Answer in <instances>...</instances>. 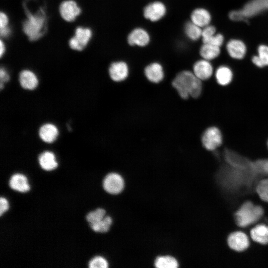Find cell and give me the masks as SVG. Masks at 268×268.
<instances>
[{
	"label": "cell",
	"instance_id": "14",
	"mask_svg": "<svg viewBox=\"0 0 268 268\" xmlns=\"http://www.w3.org/2000/svg\"><path fill=\"white\" fill-rule=\"evenodd\" d=\"M144 74L149 81L154 83L161 81L164 75L163 67L158 63H153L146 67Z\"/></svg>",
	"mask_w": 268,
	"mask_h": 268
},
{
	"label": "cell",
	"instance_id": "12",
	"mask_svg": "<svg viewBox=\"0 0 268 268\" xmlns=\"http://www.w3.org/2000/svg\"><path fill=\"white\" fill-rule=\"evenodd\" d=\"M81 11L76 3L73 0L63 1L60 7L62 17L67 21H73Z\"/></svg>",
	"mask_w": 268,
	"mask_h": 268
},
{
	"label": "cell",
	"instance_id": "21",
	"mask_svg": "<svg viewBox=\"0 0 268 268\" xmlns=\"http://www.w3.org/2000/svg\"><path fill=\"white\" fill-rule=\"evenodd\" d=\"M58 134L57 127L51 124H45L39 130L40 138L43 141L47 143H52L54 141Z\"/></svg>",
	"mask_w": 268,
	"mask_h": 268
},
{
	"label": "cell",
	"instance_id": "27",
	"mask_svg": "<svg viewBox=\"0 0 268 268\" xmlns=\"http://www.w3.org/2000/svg\"><path fill=\"white\" fill-rule=\"evenodd\" d=\"M112 223V219L109 216H105L100 221L91 224H89L91 228L95 232L104 233L107 232L110 228Z\"/></svg>",
	"mask_w": 268,
	"mask_h": 268
},
{
	"label": "cell",
	"instance_id": "8",
	"mask_svg": "<svg viewBox=\"0 0 268 268\" xmlns=\"http://www.w3.org/2000/svg\"><path fill=\"white\" fill-rule=\"evenodd\" d=\"M227 244L233 250L242 252L248 248L250 242L245 233L237 231L230 234L227 238Z\"/></svg>",
	"mask_w": 268,
	"mask_h": 268
},
{
	"label": "cell",
	"instance_id": "24",
	"mask_svg": "<svg viewBox=\"0 0 268 268\" xmlns=\"http://www.w3.org/2000/svg\"><path fill=\"white\" fill-rule=\"evenodd\" d=\"M220 52V47L209 44H203L200 49V55L207 61L214 59Z\"/></svg>",
	"mask_w": 268,
	"mask_h": 268
},
{
	"label": "cell",
	"instance_id": "19",
	"mask_svg": "<svg viewBox=\"0 0 268 268\" xmlns=\"http://www.w3.org/2000/svg\"><path fill=\"white\" fill-rule=\"evenodd\" d=\"M191 20L200 27H204L209 25L211 16L207 10L203 8H197L192 13Z\"/></svg>",
	"mask_w": 268,
	"mask_h": 268
},
{
	"label": "cell",
	"instance_id": "20",
	"mask_svg": "<svg viewBox=\"0 0 268 268\" xmlns=\"http://www.w3.org/2000/svg\"><path fill=\"white\" fill-rule=\"evenodd\" d=\"M250 235L252 239L259 244H268V227L264 224L256 226L251 230Z\"/></svg>",
	"mask_w": 268,
	"mask_h": 268
},
{
	"label": "cell",
	"instance_id": "29",
	"mask_svg": "<svg viewBox=\"0 0 268 268\" xmlns=\"http://www.w3.org/2000/svg\"><path fill=\"white\" fill-rule=\"evenodd\" d=\"M256 191L260 199L268 203V179L262 180L259 182Z\"/></svg>",
	"mask_w": 268,
	"mask_h": 268
},
{
	"label": "cell",
	"instance_id": "23",
	"mask_svg": "<svg viewBox=\"0 0 268 268\" xmlns=\"http://www.w3.org/2000/svg\"><path fill=\"white\" fill-rule=\"evenodd\" d=\"M258 55L252 58L253 63L258 67H263L268 66V46L260 45L258 50Z\"/></svg>",
	"mask_w": 268,
	"mask_h": 268
},
{
	"label": "cell",
	"instance_id": "32",
	"mask_svg": "<svg viewBox=\"0 0 268 268\" xmlns=\"http://www.w3.org/2000/svg\"><path fill=\"white\" fill-rule=\"evenodd\" d=\"M254 165L256 170L268 174V160H259L254 163Z\"/></svg>",
	"mask_w": 268,
	"mask_h": 268
},
{
	"label": "cell",
	"instance_id": "28",
	"mask_svg": "<svg viewBox=\"0 0 268 268\" xmlns=\"http://www.w3.org/2000/svg\"><path fill=\"white\" fill-rule=\"evenodd\" d=\"M106 211L103 208H99L89 212L86 219L89 224L96 223L102 220L106 216Z\"/></svg>",
	"mask_w": 268,
	"mask_h": 268
},
{
	"label": "cell",
	"instance_id": "26",
	"mask_svg": "<svg viewBox=\"0 0 268 268\" xmlns=\"http://www.w3.org/2000/svg\"><path fill=\"white\" fill-rule=\"evenodd\" d=\"M185 31L188 37L192 40H197L202 35L201 27L193 22H188L186 24Z\"/></svg>",
	"mask_w": 268,
	"mask_h": 268
},
{
	"label": "cell",
	"instance_id": "7",
	"mask_svg": "<svg viewBox=\"0 0 268 268\" xmlns=\"http://www.w3.org/2000/svg\"><path fill=\"white\" fill-rule=\"evenodd\" d=\"M91 35L92 33L89 29L78 27L75 30V36L69 41V46L73 50H83L91 38Z\"/></svg>",
	"mask_w": 268,
	"mask_h": 268
},
{
	"label": "cell",
	"instance_id": "39",
	"mask_svg": "<svg viewBox=\"0 0 268 268\" xmlns=\"http://www.w3.org/2000/svg\"><path fill=\"white\" fill-rule=\"evenodd\" d=\"M267 147H268V140L267 141Z\"/></svg>",
	"mask_w": 268,
	"mask_h": 268
},
{
	"label": "cell",
	"instance_id": "15",
	"mask_svg": "<svg viewBox=\"0 0 268 268\" xmlns=\"http://www.w3.org/2000/svg\"><path fill=\"white\" fill-rule=\"evenodd\" d=\"M128 41L131 45L145 46L149 42V36L147 32L143 29L136 28L129 35Z\"/></svg>",
	"mask_w": 268,
	"mask_h": 268
},
{
	"label": "cell",
	"instance_id": "11",
	"mask_svg": "<svg viewBox=\"0 0 268 268\" xmlns=\"http://www.w3.org/2000/svg\"><path fill=\"white\" fill-rule=\"evenodd\" d=\"M193 72L201 81L206 80L211 77L213 69L209 61L203 59L195 63L193 66Z\"/></svg>",
	"mask_w": 268,
	"mask_h": 268
},
{
	"label": "cell",
	"instance_id": "9",
	"mask_svg": "<svg viewBox=\"0 0 268 268\" xmlns=\"http://www.w3.org/2000/svg\"><path fill=\"white\" fill-rule=\"evenodd\" d=\"M166 13L164 4L160 1L149 3L144 9V16L152 21H156L162 18Z\"/></svg>",
	"mask_w": 268,
	"mask_h": 268
},
{
	"label": "cell",
	"instance_id": "38",
	"mask_svg": "<svg viewBox=\"0 0 268 268\" xmlns=\"http://www.w3.org/2000/svg\"><path fill=\"white\" fill-rule=\"evenodd\" d=\"M0 57H2L5 51V47L4 45L1 40L0 41Z\"/></svg>",
	"mask_w": 268,
	"mask_h": 268
},
{
	"label": "cell",
	"instance_id": "30",
	"mask_svg": "<svg viewBox=\"0 0 268 268\" xmlns=\"http://www.w3.org/2000/svg\"><path fill=\"white\" fill-rule=\"evenodd\" d=\"M88 266L89 268H107L108 263L103 257L97 256L89 262Z\"/></svg>",
	"mask_w": 268,
	"mask_h": 268
},
{
	"label": "cell",
	"instance_id": "18",
	"mask_svg": "<svg viewBox=\"0 0 268 268\" xmlns=\"http://www.w3.org/2000/svg\"><path fill=\"white\" fill-rule=\"evenodd\" d=\"M217 83L221 86H227L232 81L233 75L231 69L228 67H219L215 73Z\"/></svg>",
	"mask_w": 268,
	"mask_h": 268
},
{
	"label": "cell",
	"instance_id": "25",
	"mask_svg": "<svg viewBox=\"0 0 268 268\" xmlns=\"http://www.w3.org/2000/svg\"><path fill=\"white\" fill-rule=\"evenodd\" d=\"M154 265L157 268H177L179 266L177 260L170 256L158 257Z\"/></svg>",
	"mask_w": 268,
	"mask_h": 268
},
{
	"label": "cell",
	"instance_id": "6",
	"mask_svg": "<svg viewBox=\"0 0 268 268\" xmlns=\"http://www.w3.org/2000/svg\"><path fill=\"white\" fill-rule=\"evenodd\" d=\"M103 186L106 192L117 195L123 190L125 186L124 180L120 174L111 173L104 178Z\"/></svg>",
	"mask_w": 268,
	"mask_h": 268
},
{
	"label": "cell",
	"instance_id": "34",
	"mask_svg": "<svg viewBox=\"0 0 268 268\" xmlns=\"http://www.w3.org/2000/svg\"><path fill=\"white\" fill-rule=\"evenodd\" d=\"M8 209V203L7 201L3 197L0 198V215L5 212Z\"/></svg>",
	"mask_w": 268,
	"mask_h": 268
},
{
	"label": "cell",
	"instance_id": "22",
	"mask_svg": "<svg viewBox=\"0 0 268 268\" xmlns=\"http://www.w3.org/2000/svg\"><path fill=\"white\" fill-rule=\"evenodd\" d=\"M38 161L41 167L46 171L54 170L58 165L54 154L50 151L42 153L38 158Z\"/></svg>",
	"mask_w": 268,
	"mask_h": 268
},
{
	"label": "cell",
	"instance_id": "31",
	"mask_svg": "<svg viewBox=\"0 0 268 268\" xmlns=\"http://www.w3.org/2000/svg\"><path fill=\"white\" fill-rule=\"evenodd\" d=\"M203 44H209L220 47L223 44L224 38L221 34H215L210 37L202 38Z\"/></svg>",
	"mask_w": 268,
	"mask_h": 268
},
{
	"label": "cell",
	"instance_id": "33",
	"mask_svg": "<svg viewBox=\"0 0 268 268\" xmlns=\"http://www.w3.org/2000/svg\"><path fill=\"white\" fill-rule=\"evenodd\" d=\"M215 28L212 25H207L202 30V39L207 38L215 34Z\"/></svg>",
	"mask_w": 268,
	"mask_h": 268
},
{
	"label": "cell",
	"instance_id": "2",
	"mask_svg": "<svg viewBox=\"0 0 268 268\" xmlns=\"http://www.w3.org/2000/svg\"><path fill=\"white\" fill-rule=\"evenodd\" d=\"M24 8L27 18L23 24V31L30 40H36L46 31V18L44 11L41 8L36 11H31L25 4Z\"/></svg>",
	"mask_w": 268,
	"mask_h": 268
},
{
	"label": "cell",
	"instance_id": "17",
	"mask_svg": "<svg viewBox=\"0 0 268 268\" xmlns=\"http://www.w3.org/2000/svg\"><path fill=\"white\" fill-rule=\"evenodd\" d=\"M19 82L23 88L32 90L37 87L38 80L33 72L29 70H24L19 74Z\"/></svg>",
	"mask_w": 268,
	"mask_h": 268
},
{
	"label": "cell",
	"instance_id": "5",
	"mask_svg": "<svg viewBox=\"0 0 268 268\" xmlns=\"http://www.w3.org/2000/svg\"><path fill=\"white\" fill-rule=\"evenodd\" d=\"M223 142V136L220 129L211 126L207 128L201 136L203 146L207 150L213 151L220 146Z\"/></svg>",
	"mask_w": 268,
	"mask_h": 268
},
{
	"label": "cell",
	"instance_id": "16",
	"mask_svg": "<svg viewBox=\"0 0 268 268\" xmlns=\"http://www.w3.org/2000/svg\"><path fill=\"white\" fill-rule=\"evenodd\" d=\"M9 186L12 189L21 193L27 192L30 190L26 177L19 173L11 176L9 181Z\"/></svg>",
	"mask_w": 268,
	"mask_h": 268
},
{
	"label": "cell",
	"instance_id": "13",
	"mask_svg": "<svg viewBox=\"0 0 268 268\" xmlns=\"http://www.w3.org/2000/svg\"><path fill=\"white\" fill-rule=\"evenodd\" d=\"M226 49L229 56L235 59H242L246 53L244 43L239 40L232 39L227 44Z\"/></svg>",
	"mask_w": 268,
	"mask_h": 268
},
{
	"label": "cell",
	"instance_id": "37",
	"mask_svg": "<svg viewBox=\"0 0 268 268\" xmlns=\"http://www.w3.org/2000/svg\"><path fill=\"white\" fill-rule=\"evenodd\" d=\"M10 31L9 28L6 27L0 28V36L6 37L10 34Z\"/></svg>",
	"mask_w": 268,
	"mask_h": 268
},
{
	"label": "cell",
	"instance_id": "3",
	"mask_svg": "<svg viewBox=\"0 0 268 268\" xmlns=\"http://www.w3.org/2000/svg\"><path fill=\"white\" fill-rule=\"evenodd\" d=\"M263 213L261 206H255L251 202L247 201L236 212L235 219L239 227H245L258 221Z\"/></svg>",
	"mask_w": 268,
	"mask_h": 268
},
{
	"label": "cell",
	"instance_id": "36",
	"mask_svg": "<svg viewBox=\"0 0 268 268\" xmlns=\"http://www.w3.org/2000/svg\"><path fill=\"white\" fill-rule=\"evenodd\" d=\"M8 23V18L6 14L3 12L0 13V28L6 27Z\"/></svg>",
	"mask_w": 268,
	"mask_h": 268
},
{
	"label": "cell",
	"instance_id": "10",
	"mask_svg": "<svg viewBox=\"0 0 268 268\" xmlns=\"http://www.w3.org/2000/svg\"><path fill=\"white\" fill-rule=\"evenodd\" d=\"M111 78L114 81L121 82L125 80L129 75V68L124 62L113 63L109 68Z\"/></svg>",
	"mask_w": 268,
	"mask_h": 268
},
{
	"label": "cell",
	"instance_id": "35",
	"mask_svg": "<svg viewBox=\"0 0 268 268\" xmlns=\"http://www.w3.org/2000/svg\"><path fill=\"white\" fill-rule=\"evenodd\" d=\"M0 88L2 87V82L7 81L9 79V76L4 68L0 69Z\"/></svg>",
	"mask_w": 268,
	"mask_h": 268
},
{
	"label": "cell",
	"instance_id": "4",
	"mask_svg": "<svg viewBox=\"0 0 268 268\" xmlns=\"http://www.w3.org/2000/svg\"><path fill=\"white\" fill-rule=\"evenodd\" d=\"M268 10V0H251L239 10H233L229 14L233 21H244L261 12Z\"/></svg>",
	"mask_w": 268,
	"mask_h": 268
},
{
	"label": "cell",
	"instance_id": "1",
	"mask_svg": "<svg viewBox=\"0 0 268 268\" xmlns=\"http://www.w3.org/2000/svg\"><path fill=\"white\" fill-rule=\"evenodd\" d=\"M172 85L180 96L184 99L190 96L199 97L202 89L201 80L194 72L189 70L179 72L173 79Z\"/></svg>",
	"mask_w": 268,
	"mask_h": 268
}]
</instances>
